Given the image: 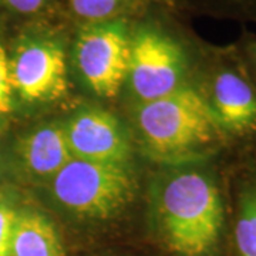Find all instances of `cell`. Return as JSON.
<instances>
[{"label": "cell", "instance_id": "cell-1", "mask_svg": "<svg viewBox=\"0 0 256 256\" xmlns=\"http://www.w3.org/2000/svg\"><path fill=\"white\" fill-rule=\"evenodd\" d=\"M225 154L171 165L150 195V230L166 256L228 255Z\"/></svg>", "mask_w": 256, "mask_h": 256}, {"label": "cell", "instance_id": "cell-2", "mask_svg": "<svg viewBox=\"0 0 256 256\" xmlns=\"http://www.w3.org/2000/svg\"><path fill=\"white\" fill-rule=\"evenodd\" d=\"M136 127L146 151L170 165L228 152V142L195 84L140 102Z\"/></svg>", "mask_w": 256, "mask_h": 256}, {"label": "cell", "instance_id": "cell-3", "mask_svg": "<svg viewBox=\"0 0 256 256\" xmlns=\"http://www.w3.org/2000/svg\"><path fill=\"white\" fill-rule=\"evenodd\" d=\"M57 206L76 222L104 228L120 220L136 198L128 165L72 158L50 180Z\"/></svg>", "mask_w": 256, "mask_h": 256}, {"label": "cell", "instance_id": "cell-4", "mask_svg": "<svg viewBox=\"0 0 256 256\" xmlns=\"http://www.w3.org/2000/svg\"><path fill=\"white\" fill-rule=\"evenodd\" d=\"M205 50L151 20L131 28L127 82L137 100H154L195 82Z\"/></svg>", "mask_w": 256, "mask_h": 256}, {"label": "cell", "instance_id": "cell-5", "mask_svg": "<svg viewBox=\"0 0 256 256\" xmlns=\"http://www.w3.org/2000/svg\"><path fill=\"white\" fill-rule=\"evenodd\" d=\"M229 152L256 150V87L235 46L208 47L195 77Z\"/></svg>", "mask_w": 256, "mask_h": 256}, {"label": "cell", "instance_id": "cell-6", "mask_svg": "<svg viewBox=\"0 0 256 256\" xmlns=\"http://www.w3.org/2000/svg\"><path fill=\"white\" fill-rule=\"evenodd\" d=\"M131 28L111 18L82 26L74 43V63L94 94L112 98L127 82Z\"/></svg>", "mask_w": 256, "mask_h": 256}, {"label": "cell", "instance_id": "cell-7", "mask_svg": "<svg viewBox=\"0 0 256 256\" xmlns=\"http://www.w3.org/2000/svg\"><path fill=\"white\" fill-rule=\"evenodd\" d=\"M14 94L28 102H52L66 96L67 62L60 38L30 32L9 54Z\"/></svg>", "mask_w": 256, "mask_h": 256}, {"label": "cell", "instance_id": "cell-8", "mask_svg": "<svg viewBox=\"0 0 256 256\" xmlns=\"http://www.w3.org/2000/svg\"><path fill=\"white\" fill-rule=\"evenodd\" d=\"M63 127L73 158L122 165L131 161L127 130L108 111L82 108Z\"/></svg>", "mask_w": 256, "mask_h": 256}, {"label": "cell", "instance_id": "cell-9", "mask_svg": "<svg viewBox=\"0 0 256 256\" xmlns=\"http://www.w3.org/2000/svg\"><path fill=\"white\" fill-rule=\"evenodd\" d=\"M226 166L228 255L256 256V150L235 151Z\"/></svg>", "mask_w": 256, "mask_h": 256}, {"label": "cell", "instance_id": "cell-10", "mask_svg": "<svg viewBox=\"0 0 256 256\" xmlns=\"http://www.w3.org/2000/svg\"><path fill=\"white\" fill-rule=\"evenodd\" d=\"M18 164L33 180H52L73 156L63 126L47 124L30 131L18 146Z\"/></svg>", "mask_w": 256, "mask_h": 256}, {"label": "cell", "instance_id": "cell-11", "mask_svg": "<svg viewBox=\"0 0 256 256\" xmlns=\"http://www.w3.org/2000/svg\"><path fill=\"white\" fill-rule=\"evenodd\" d=\"M10 256H67L63 234L44 212L18 210Z\"/></svg>", "mask_w": 256, "mask_h": 256}, {"label": "cell", "instance_id": "cell-12", "mask_svg": "<svg viewBox=\"0 0 256 256\" xmlns=\"http://www.w3.org/2000/svg\"><path fill=\"white\" fill-rule=\"evenodd\" d=\"M198 9L222 18L256 22V0H190Z\"/></svg>", "mask_w": 256, "mask_h": 256}, {"label": "cell", "instance_id": "cell-13", "mask_svg": "<svg viewBox=\"0 0 256 256\" xmlns=\"http://www.w3.org/2000/svg\"><path fill=\"white\" fill-rule=\"evenodd\" d=\"M127 0H70V8L82 20L101 22L111 18Z\"/></svg>", "mask_w": 256, "mask_h": 256}, {"label": "cell", "instance_id": "cell-14", "mask_svg": "<svg viewBox=\"0 0 256 256\" xmlns=\"http://www.w3.org/2000/svg\"><path fill=\"white\" fill-rule=\"evenodd\" d=\"M13 82L10 74L9 54L0 43V117L8 116L13 108Z\"/></svg>", "mask_w": 256, "mask_h": 256}, {"label": "cell", "instance_id": "cell-15", "mask_svg": "<svg viewBox=\"0 0 256 256\" xmlns=\"http://www.w3.org/2000/svg\"><path fill=\"white\" fill-rule=\"evenodd\" d=\"M18 210L12 202L0 196V256H10V244Z\"/></svg>", "mask_w": 256, "mask_h": 256}, {"label": "cell", "instance_id": "cell-16", "mask_svg": "<svg viewBox=\"0 0 256 256\" xmlns=\"http://www.w3.org/2000/svg\"><path fill=\"white\" fill-rule=\"evenodd\" d=\"M234 46L246 70L248 76L250 77V80L256 87V34L244 33L240 40Z\"/></svg>", "mask_w": 256, "mask_h": 256}, {"label": "cell", "instance_id": "cell-17", "mask_svg": "<svg viewBox=\"0 0 256 256\" xmlns=\"http://www.w3.org/2000/svg\"><path fill=\"white\" fill-rule=\"evenodd\" d=\"M50 0H0V6L12 13L28 16L46 8Z\"/></svg>", "mask_w": 256, "mask_h": 256}, {"label": "cell", "instance_id": "cell-18", "mask_svg": "<svg viewBox=\"0 0 256 256\" xmlns=\"http://www.w3.org/2000/svg\"><path fill=\"white\" fill-rule=\"evenodd\" d=\"M101 256H116V255H101Z\"/></svg>", "mask_w": 256, "mask_h": 256}]
</instances>
